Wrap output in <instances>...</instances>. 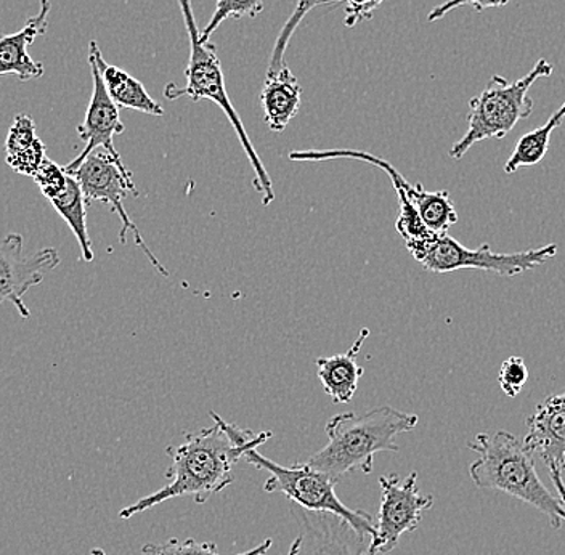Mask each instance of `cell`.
Segmentation results:
<instances>
[{"label": "cell", "instance_id": "obj_1", "mask_svg": "<svg viewBox=\"0 0 565 555\" xmlns=\"http://www.w3.org/2000/svg\"><path fill=\"white\" fill-rule=\"evenodd\" d=\"M211 416L214 426L186 434L182 444L166 450L171 458V466L166 472L169 482L161 490L124 508L119 519L129 521L134 515L174 498L192 497L194 503H206L211 497L232 485L233 468L247 451L259 448L274 437L270 430L256 434L227 423L217 413L211 412Z\"/></svg>", "mask_w": 565, "mask_h": 555}, {"label": "cell", "instance_id": "obj_2", "mask_svg": "<svg viewBox=\"0 0 565 555\" xmlns=\"http://www.w3.org/2000/svg\"><path fill=\"white\" fill-rule=\"evenodd\" d=\"M419 417L392 406L371 409L365 415L341 413L327 424L328 444L313 452L306 465L341 482L349 473L373 472L377 452H398L395 438L412 433Z\"/></svg>", "mask_w": 565, "mask_h": 555}, {"label": "cell", "instance_id": "obj_3", "mask_svg": "<svg viewBox=\"0 0 565 555\" xmlns=\"http://www.w3.org/2000/svg\"><path fill=\"white\" fill-rule=\"evenodd\" d=\"M468 448L479 456L469 466V477L477 488L503 491L545 514L553 529L563 526V503L550 493L536 472L535 456L515 435L507 430L479 434Z\"/></svg>", "mask_w": 565, "mask_h": 555}, {"label": "cell", "instance_id": "obj_4", "mask_svg": "<svg viewBox=\"0 0 565 555\" xmlns=\"http://www.w3.org/2000/svg\"><path fill=\"white\" fill-rule=\"evenodd\" d=\"M177 2H179L186 33H189L190 58L185 70V86L179 87L175 84H169L164 88V97L169 100H177L180 97H189L193 102L210 100L224 111L233 130L238 136L247 161L250 162V168H253L254 189L260 194L264 206H270L275 201L274 183H271L270 175H268L264 162L260 161L253 141L247 136L242 118L230 102L217 49L211 42H201L200 30L194 20L192 0H177Z\"/></svg>", "mask_w": 565, "mask_h": 555}, {"label": "cell", "instance_id": "obj_5", "mask_svg": "<svg viewBox=\"0 0 565 555\" xmlns=\"http://www.w3.org/2000/svg\"><path fill=\"white\" fill-rule=\"evenodd\" d=\"M553 74V65L542 58L518 81L493 76L487 87L469 102L468 130L450 150V158L461 159L479 141L504 139L519 122L530 118L533 100L529 97L532 86Z\"/></svg>", "mask_w": 565, "mask_h": 555}, {"label": "cell", "instance_id": "obj_6", "mask_svg": "<svg viewBox=\"0 0 565 555\" xmlns=\"http://www.w3.org/2000/svg\"><path fill=\"white\" fill-rule=\"evenodd\" d=\"M406 249L423 265L424 270L433 274H451L457 270L492 271L504 278H514L525 271L533 270L539 265L556 256L559 246L546 244L539 249L522 250V253H494L490 244H482L477 249L462 246L457 239L430 233L429 236L415 242H408Z\"/></svg>", "mask_w": 565, "mask_h": 555}, {"label": "cell", "instance_id": "obj_7", "mask_svg": "<svg viewBox=\"0 0 565 555\" xmlns=\"http://www.w3.org/2000/svg\"><path fill=\"white\" fill-rule=\"evenodd\" d=\"M243 459L247 465L265 470L270 476L264 483L265 493H282L291 504L299 505L306 511L338 515L342 521L351 523L360 535L366 538L373 536V517L369 512L356 511L342 503L335 494V485L339 482L327 473L318 472L306 462H295L291 468H285L265 458L257 448L247 451Z\"/></svg>", "mask_w": 565, "mask_h": 555}, {"label": "cell", "instance_id": "obj_8", "mask_svg": "<svg viewBox=\"0 0 565 555\" xmlns=\"http://www.w3.org/2000/svg\"><path fill=\"white\" fill-rule=\"evenodd\" d=\"M66 174L73 177L79 183L87 204L100 201V203L109 206L115 214H118L122 224L121 232H119V242L126 244L127 233H132L134 242L143 250L150 264L157 268L162 277L169 278V271L162 267L158 257L151 253L150 247L143 242L140 230L130 221L129 214L124 207V200H126L127 194L139 196V190L136 189V183L132 180V172L124 166V162H118L105 151H100V153H92L76 169L66 172Z\"/></svg>", "mask_w": 565, "mask_h": 555}, {"label": "cell", "instance_id": "obj_9", "mask_svg": "<svg viewBox=\"0 0 565 555\" xmlns=\"http://www.w3.org/2000/svg\"><path fill=\"white\" fill-rule=\"evenodd\" d=\"M418 472H409L404 480L398 476L380 479L381 505L374 533L370 538L369 555L387 554L397 547L406 533L418 530L424 511L434 505V497L418 491Z\"/></svg>", "mask_w": 565, "mask_h": 555}, {"label": "cell", "instance_id": "obj_10", "mask_svg": "<svg viewBox=\"0 0 565 555\" xmlns=\"http://www.w3.org/2000/svg\"><path fill=\"white\" fill-rule=\"evenodd\" d=\"M24 239L20 233H10L0 242V306L9 302L23 320L31 317L23 297L44 281L45 274L60 265L58 250L45 247L31 257L23 254Z\"/></svg>", "mask_w": 565, "mask_h": 555}, {"label": "cell", "instance_id": "obj_11", "mask_svg": "<svg viewBox=\"0 0 565 555\" xmlns=\"http://www.w3.org/2000/svg\"><path fill=\"white\" fill-rule=\"evenodd\" d=\"M298 535L288 555H369L370 538L341 517L291 504Z\"/></svg>", "mask_w": 565, "mask_h": 555}, {"label": "cell", "instance_id": "obj_12", "mask_svg": "<svg viewBox=\"0 0 565 555\" xmlns=\"http://www.w3.org/2000/svg\"><path fill=\"white\" fill-rule=\"evenodd\" d=\"M88 66H90L94 88H92L86 118H84L83 124L77 126V134H79L81 140L84 141V148L70 164L65 166L66 172L76 169L84 159L90 157L97 150L105 151L116 161L122 162L115 148V137L121 136L126 130L121 121V115H119V108L113 104L111 98L106 94L104 81H102L97 66L90 60H88Z\"/></svg>", "mask_w": 565, "mask_h": 555}, {"label": "cell", "instance_id": "obj_13", "mask_svg": "<svg viewBox=\"0 0 565 555\" xmlns=\"http://www.w3.org/2000/svg\"><path fill=\"white\" fill-rule=\"evenodd\" d=\"M289 159L295 162H324L335 161V159H355V161L366 162V164L374 166L386 172L388 180L394 186L395 193L398 196V215L395 221V230L398 235L405 239V243L415 242V239L426 238L430 235L429 230L424 226L418 212L413 206V198H415L418 185L413 186L408 180L405 179L391 162L386 159L374 157V154L366 153L362 150H307V151H292L289 153Z\"/></svg>", "mask_w": 565, "mask_h": 555}, {"label": "cell", "instance_id": "obj_14", "mask_svg": "<svg viewBox=\"0 0 565 555\" xmlns=\"http://www.w3.org/2000/svg\"><path fill=\"white\" fill-rule=\"evenodd\" d=\"M524 447L540 456L547 470H565V392L543 399L525 420Z\"/></svg>", "mask_w": 565, "mask_h": 555}, {"label": "cell", "instance_id": "obj_15", "mask_svg": "<svg viewBox=\"0 0 565 555\" xmlns=\"http://www.w3.org/2000/svg\"><path fill=\"white\" fill-rule=\"evenodd\" d=\"M51 9V0H41V10L26 21L23 30L15 34H0V76L15 74L23 83L44 76V65L31 58L28 49L38 35L47 31Z\"/></svg>", "mask_w": 565, "mask_h": 555}, {"label": "cell", "instance_id": "obj_16", "mask_svg": "<svg viewBox=\"0 0 565 555\" xmlns=\"http://www.w3.org/2000/svg\"><path fill=\"white\" fill-rule=\"evenodd\" d=\"M88 60L97 66L102 81H104L106 94L118 108L134 109V111L151 116L164 115V108L148 94L140 81L130 76L127 71L105 62L100 47L95 41H90L88 44Z\"/></svg>", "mask_w": 565, "mask_h": 555}, {"label": "cell", "instance_id": "obj_17", "mask_svg": "<svg viewBox=\"0 0 565 555\" xmlns=\"http://www.w3.org/2000/svg\"><path fill=\"white\" fill-rule=\"evenodd\" d=\"M369 335V328H362L359 338L355 339L348 352L333 356H321L316 362L318 380L323 385L324 392L339 405L351 402L359 388L360 380L365 374V370L359 365L356 359H359L360 350Z\"/></svg>", "mask_w": 565, "mask_h": 555}, {"label": "cell", "instance_id": "obj_18", "mask_svg": "<svg viewBox=\"0 0 565 555\" xmlns=\"http://www.w3.org/2000/svg\"><path fill=\"white\" fill-rule=\"evenodd\" d=\"M300 87L298 77L288 66L265 76L260 104L264 108V118L271 132H282L288 124L296 118L300 108Z\"/></svg>", "mask_w": 565, "mask_h": 555}, {"label": "cell", "instance_id": "obj_19", "mask_svg": "<svg viewBox=\"0 0 565 555\" xmlns=\"http://www.w3.org/2000/svg\"><path fill=\"white\" fill-rule=\"evenodd\" d=\"M45 158V145L35 132L33 119L26 115H18L7 134V164L17 174L34 177Z\"/></svg>", "mask_w": 565, "mask_h": 555}, {"label": "cell", "instance_id": "obj_20", "mask_svg": "<svg viewBox=\"0 0 565 555\" xmlns=\"http://www.w3.org/2000/svg\"><path fill=\"white\" fill-rule=\"evenodd\" d=\"M51 204L58 212L60 217L68 224L71 232H73L74 238L79 244L81 257L87 264L94 262V249H92L90 236H88L87 230L88 204L84 200L79 183L68 175L65 191L58 194V196L53 198Z\"/></svg>", "mask_w": 565, "mask_h": 555}, {"label": "cell", "instance_id": "obj_21", "mask_svg": "<svg viewBox=\"0 0 565 555\" xmlns=\"http://www.w3.org/2000/svg\"><path fill=\"white\" fill-rule=\"evenodd\" d=\"M564 119L565 104L543 126L530 130L518 140L514 151L504 164V172L511 175L521 168H529V166H536L542 162L543 158L546 157L547 148H550L551 136L564 122Z\"/></svg>", "mask_w": 565, "mask_h": 555}, {"label": "cell", "instance_id": "obj_22", "mask_svg": "<svg viewBox=\"0 0 565 555\" xmlns=\"http://www.w3.org/2000/svg\"><path fill=\"white\" fill-rule=\"evenodd\" d=\"M413 206L418 212L424 226L436 235H444L458 222V212L448 191H427L422 183H418Z\"/></svg>", "mask_w": 565, "mask_h": 555}, {"label": "cell", "instance_id": "obj_23", "mask_svg": "<svg viewBox=\"0 0 565 555\" xmlns=\"http://www.w3.org/2000/svg\"><path fill=\"white\" fill-rule=\"evenodd\" d=\"M274 546V540H265L259 546L235 555H265ZM143 555H221L214 543H198L196 540L171 538L164 543H148L141 547Z\"/></svg>", "mask_w": 565, "mask_h": 555}, {"label": "cell", "instance_id": "obj_24", "mask_svg": "<svg viewBox=\"0 0 565 555\" xmlns=\"http://www.w3.org/2000/svg\"><path fill=\"white\" fill-rule=\"evenodd\" d=\"M264 10L263 0H215L214 15L210 23L200 31L201 42H210L211 35L228 18L242 20V18H256Z\"/></svg>", "mask_w": 565, "mask_h": 555}, {"label": "cell", "instance_id": "obj_25", "mask_svg": "<svg viewBox=\"0 0 565 555\" xmlns=\"http://www.w3.org/2000/svg\"><path fill=\"white\" fill-rule=\"evenodd\" d=\"M318 3H320V0H299L298 7H296L289 20L286 21L285 26L281 28L280 34H278L277 41H275L274 52H271L270 62H268L267 74L277 73V71H280L282 66L286 65L285 53L286 49H288L289 41H291L292 35H295L296 30H298L303 17H306L310 10L316 9Z\"/></svg>", "mask_w": 565, "mask_h": 555}, {"label": "cell", "instance_id": "obj_26", "mask_svg": "<svg viewBox=\"0 0 565 555\" xmlns=\"http://www.w3.org/2000/svg\"><path fill=\"white\" fill-rule=\"evenodd\" d=\"M498 381H500L501 391L508 397H518L529 381V367L525 365L524 359L514 355L504 360L500 367V374H498Z\"/></svg>", "mask_w": 565, "mask_h": 555}, {"label": "cell", "instance_id": "obj_27", "mask_svg": "<svg viewBox=\"0 0 565 555\" xmlns=\"http://www.w3.org/2000/svg\"><path fill=\"white\" fill-rule=\"evenodd\" d=\"M33 179L49 201L62 194L66 189V183H68V174H66L65 168H60L56 162L49 158L44 159Z\"/></svg>", "mask_w": 565, "mask_h": 555}, {"label": "cell", "instance_id": "obj_28", "mask_svg": "<svg viewBox=\"0 0 565 555\" xmlns=\"http://www.w3.org/2000/svg\"><path fill=\"white\" fill-rule=\"evenodd\" d=\"M384 0H320L318 6H344L345 26L353 28L360 21L371 20Z\"/></svg>", "mask_w": 565, "mask_h": 555}, {"label": "cell", "instance_id": "obj_29", "mask_svg": "<svg viewBox=\"0 0 565 555\" xmlns=\"http://www.w3.org/2000/svg\"><path fill=\"white\" fill-rule=\"evenodd\" d=\"M510 0H447L440 6L434 7L427 15L429 23H436L454 10L461 9V7H472L477 12H483L487 9H500V7L508 6Z\"/></svg>", "mask_w": 565, "mask_h": 555}, {"label": "cell", "instance_id": "obj_30", "mask_svg": "<svg viewBox=\"0 0 565 555\" xmlns=\"http://www.w3.org/2000/svg\"><path fill=\"white\" fill-rule=\"evenodd\" d=\"M551 480H553L554 487L557 490V498H559L561 503H563L565 509V483L563 479V472L559 470H550Z\"/></svg>", "mask_w": 565, "mask_h": 555}]
</instances>
